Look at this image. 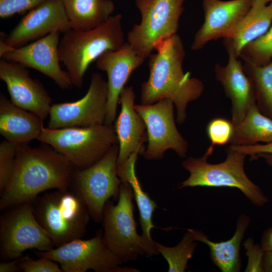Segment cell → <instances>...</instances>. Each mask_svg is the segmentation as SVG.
<instances>
[{"label":"cell","instance_id":"2e32d148","mask_svg":"<svg viewBox=\"0 0 272 272\" xmlns=\"http://www.w3.org/2000/svg\"><path fill=\"white\" fill-rule=\"evenodd\" d=\"M70 30L63 0H47L31 10L7 36L6 41L17 48L53 32L65 33Z\"/></svg>","mask_w":272,"mask_h":272},{"label":"cell","instance_id":"4fadbf2b","mask_svg":"<svg viewBox=\"0 0 272 272\" xmlns=\"http://www.w3.org/2000/svg\"><path fill=\"white\" fill-rule=\"evenodd\" d=\"M108 84L101 75L93 73L87 93L72 102L51 105L47 127H88L105 123Z\"/></svg>","mask_w":272,"mask_h":272},{"label":"cell","instance_id":"603a6c76","mask_svg":"<svg viewBox=\"0 0 272 272\" xmlns=\"http://www.w3.org/2000/svg\"><path fill=\"white\" fill-rule=\"evenodd\" d=\"M250 218L242 214L238 218L235 232L229 240L220 242L210 240L202 232L189 229L194 241L206 244L210 249L213 262L222 272H238L241 268L240 247L249 225Z\"/></svg>","mask_w":272,"mask_h":272},{"label":"cell","instance_id":"7402d4cb","mask_svg":"<svg viewBox=\"0 0 272 272\" xmlns=\"http://www.w3.org/2000/svg\"><path fill=\"white\" fill-rule=\"evenodd\" d=\"M271 22L272 0H253L247 13L224 39L239 57L243 47L264 34Z\"/></svg>","mask_w":272,"mask_h":272},{"label":"cell","instance_id":"f35d334b","mask_svg":"<svg viewBox=\"0 0 272 272\" xmlns=\"http://www.w3.org/2000/svg\"><path fill=\"white\" fill-rule=\"evenodd\" d=\"M263 268V271L272 272V251L264 252Z\"/></svg>","mask_w":272,"mask_h":272},{"label":"cell","instance_id":"8fae6325","mask_svg":"<svg viewBox=\"0 0 272 272\" xmlns=\"http://www.w3.org/2000/svg\"><path fill=\"white\" fill-rule=\"evenodd\" d=\"M39 256H46L59 264L63 272H137L138 269L123 267L122 261L111 251L99 230L88 240L82 238L47 251L34 250Z\"/></svg>","mask_w":272,"mask_h":272},{"label":"cell","instance_id":"d4e9b609","mask_svg":"<svg viewBox=\"0 0 272 272\" xmlns=\"http://www.w3.org/2000/svg\"><path fill=\"white\" fill-rule=\"evenodd\" d=\"M258 142H272V118L263 114L256 104L249 109L240 123L234 125L230 143L248 145Z\"/></svg>","mask_w":272,"mask_h":272},{"label":"cell","instance_id":"d590c367","mask_svg":"<svg viewBox=\"0 0 272 272\" xmlns=\"http://www.w3.org/2000/svg\"><path fill=\"white\" fill-rule=\"evenodd\" d=\"M260 246L264 252L272 251V228L267 229L263 233Z\"/></svg>","mask_w":272,"mask_h":272},{"label":"cell","instance_id":"484cf974","mask_svg":"<svg viewBox=\"0 0 272 272\" xmlns=\"http://www.w3.org/2000/svg\"><path fill=\"white\" fill-rule=\"evenodd\" d=\"M138 156H132L123 168L117 170V174L121 182H128L131 187L139 211L142 235L149 240L154 241L151 236V231L155 228L153 223V215L157 205L148 193L144 191L137 176L135 168Z\"/></svg>","mask_w":272,"mask_h":272},{"label":"cell","instance_id":"e0dca14e","mask_svg":"<svg viewBox=\"0 0 272 272\" xmlns=\"http://www.w3.org/2000/svg\"><path fill=\"white\" fill-rule=\"evenodd\" d=\"M201 1L204 21L191 46L194 51L212 40L227 37L247 13L253 0Z\"/></svg>","mask_w":272,"mask_h":272},{"label":"cell","instance_id":"7c38bea8","mask_svg":"<svg viewBox=\"0 0 272 272\" xmlns=\"http://www.w3.org/2000/svg\"><path fill=\"white\" fill-rule=\"evenodd\" d=\"M173 107V102L168 99L152 104L134 105L146 125L148 144L143 154L145 159L160 160L169 149L180 157L186 156L188 143L176 128Z\"/></svg>","mask_w":272,"mask_h":272},{"label":"cell","instance_id":"6da1fadb","mask_svg":"<svg viewBox=\"0 0 272 272\" xmlns=\"http://www.w3.org/2000/svg\"><path fill=\"white\" fill-rule=\"evenodd\" d=\"M75 168L49 145H17L12 177L1 194L0 210L31 201L49 189L70 188Z\"/></svg>","mask_w":272,"mask_h":272},{"label":"cell","instance_id":"44dd1931","mask_svg":"<svg viewBox=\"0 0 272 272\" xmlns=\"http://www.w3.org/2000/svg\"><path fill=\"white\" fill-rule=\"evenodd\" d=\"M43 121L34 113L15 105L1 93L0 133L6 140L17 145L28 144L41 134Z\"/></svg>","mask_w":272,"mask_h":272},{"label":"cell","instance_id":"74e56055","mask_svg":"<svg viewBox=\"0 0 272 272\" xmlns=\"http://www.w3.org/2000/svg\"><path fill=\"white\" fill-rule=\"evenodd\" d=\"M6 37L4 32H1V40H0V57L2 56L6 53L12 51L15 47H12L7 42Z\"/></svg>","mask_w":272,"mask_h":272},{"label":"cell","instance_id":"e575fe53","mask_svg":"<svg viewBox=\"0 0 272 272\" xmlns=\"http://www.w3.org/2000/svg\"><path fill=\"white\" fill-rule=\"evenodd\" d=\"M232 149L245 155H249L250 158L261 153L272 154V142L266 144H253L248 145H232L229 147Z\"/></svg>","mask_w":272,"mask_h":272},{"label":"cell","instance_id":"836d02e7","mask_svg":"<svg viewBox=\"0 0 272 272\" xmlns=\"http://www.w3.org/2000/svg\"><path fill=\"white\" fill-rule=\"evenodd\" d=\"M248 263L245 271H263V260L264 251L261 246L254 244L252 238L247 239L244 243Z\"/></svg>","mask_w":272,"mask_h":272},{"label":"cell","instance_id":"8d00e7d4","mask_svg":"<svg viewBox=\"0 0 272 272\" xmlns=\"http://www.w3.org/2000/svg\"><path fill=\"white\" fill-rule=\"evenodd\" d=\"M19 259L6 260L0 263V272H16L21 270Z\"/></svg>","mask_w":272,"mask_h":272},{"label":"cell","instance_id":"5b68a950","mask_svg":"<svg viewBox=\"0 0 272 272\" xmlns=\"http://www.w3.org/2000/svg\"><path fill=\"white\" fill-rule=\"evenodd\" d=\"M133 198L130 184L122 182L117 204L108 201L103 212L104 238L122 263L135 260L140 255L152 256L159 254L155 248V241H150L137 232Z\"/></svg>","mask_w":272,"mask_h":272},{"label":"cell","instance_id":"ffe728a7","mask_svg":"<svg viewBox=\"0 0 272 272\" xmlns=\"http://www.w3.org/2000/svg\"><path fill=\"white\" fill-rule=\"evenodd\" d=\"M135 97L131 87H125L120 95L121 111L114 124L119 146L117 170L123 168L132 156L143 155L146 149V125L134 109Z\"/></svg>","mask_w":272,"mask_h":272},{"label":"cell","instance_id":"d6986e66","mask_svg":"<svg viewBox=\"0 0 272 272\" xmlns=\"http://www.w3.org/2000/svg\"><path fill=\"white\" fill-rule=\"evenodd\" d=\"M145 59L127 42L118 50L106 51L97 59V67L105 72L108 76L105 124L111 125L114 122L121 92L132 72L141 65Z\"/></svg>","mask_w":272,"mask_h":272},{"label":"cell","instance_id":"f546056e","mask_svg":"<svg viewBox=\"0 0 272 272\" xmlns=\"http://www.w3.org/2000/svg\"><path fill=\"white\" fill-rule=\"evenodd\" d=\"M234 130L231 120L223 117H216L208 123L206 131L211 142L206 154L210 156L214 152L215 146H223L230 143Z\"/></svg>","mask_w":272,"mask_h":272},{"label":"cell","instance_id":"ab89813d","mask_svg":"<svg viewBox=\"0 0 272 272\" xmlns=\"http://www.w3.org/2000/svg\"><path fill=\"white\" fill-rule=\"evenodd\" d=\"M259 158H262L269 165L272 166V154L261 153L254 156L255 159Z\"/></svg>","mask_w":272,"mask_h":272},{"label":"cell","instance_id":"9c48e42d","mask_svg":"<svg viewBox=\"0 0 272 272\" xmlns=\"http://www.w3.org/2000/svg\"><path fill=\"white\" fill-rule=\"evenodd\" d=\"M185 0H135L141 22L128 32L127 42L144 59L159 42L176 34Z\"/></svg>","mask_w":272,"mask_h":272},{"label":"cell","instance_id":"f1b7e54d","mask_svg":"<svg viewBox=\"0 0 272 272\" xmlns=\"http://www.w3.org/2000/svg\"><path fill=\"white\" fill-rule=\"evenodd\" d=\"M239 57L256 65H264L269 62L272 58V26L264 34L245 45Z\"/></svg>","mask_w":272,"mask_h":272},{"label":"cell","instance_id":"9a60e30c","mask_svg":"<svg viewBox=\"0 0 272 272\" xmlns=\"http://www.w3.org/2000/svg\"><path fill=\"white\" fill-rule=\"evenodd\" d=\"M60 33L54 31L29 44L15 48L2 58L35 69L51 79L61 88L70 89L73 86L71 78L59 64Z\"/></svg>","mask_w":272,"mask_h":272},{"label":"cell","instance_id":"4dcf8cb0","mask_svg":"<svg viewBox=\"0 0 272 272\" xmlns=\"http://www.w3.org/2000/svg\"><path fill=\"white\" fill-rule=\"evenodd\" d=\"M17 145L7 140L0 143V193L7 187L16 164Z\"/></svg>","mask_w":272,"mask_h":272},{"label":"cell","instance_id":"5bb4252c","mask_svg":"<svg viewBox=\"0 0 272 272\" xmlns=\"http://www.w3.org/2000/svg\"><path fill=\"white\" fill-rule=\"evenodd\" d=\"M0 79L5 83L10 100L15 105L43 120L49 116L52 98L43 84L30 76L26 67L2 58Z\"/></svg>","mask_w":272,"mask_h":272},{"label":"cell","instance_id":"52a82bcc","mask_svg":"<svg viewBox=\"0 0 272 272\" xmlns=\"http://www.w3.org/2000/svg\"><path fill=\"white\" fill-rule=\"evenodd\" d=\"M226 152L225 160L218 164L208 163L207 160L210 156L206 153L199 158H187L182 162V166L190 175L178 188L195 186L236 188L254 205L260 207L265 205L268 198L260 188L249 179L244 171L246 156L229 147Z\"/></svg>","mask_w":272,"mask_h":272},{"label":"cell","instance_id":"1f68e13d","mask_svg":"<svg viewBox=\"0 0 272 272\" xmlns=\"http://www.w3.org/2000/svg\"><path fill=\"white\" fill-rule=\"evenodd\" d=\"M33 259L28 255L19 259L18 265L25 272H63L57 262L46 256Z\"/></svg>","mask_w":272,"mask_h":272},{"label":"cell","instance_id":"30bf717a","mask_svg":"<svg viewBox=\"0 0 272 272\" xmlns=\"http://www.w3.org/2000/svg\"><path fill=\"white\" fill-rule=\"evenodd\" d=\"M5 211L0 219L2 259H19L28 249L47 251L55 247L51 239L37 220L32 201Z\"/></svg>","mask_w":272,"mask_h":272},{"label":"cell","instance_id":"ba28073f","mask_svg":"<svg viewBox=\"0 0 272 272\" xmlns=\"http://www.w3.org/2000/svg\"><path fill=\"white\" fill-rule=\"evenodd\" d=\"M118 144L113 146L98 162L87 168H75L70 187L85 203L90 217L102 221L106 203L118 200L121 180L117 174Z\"/></svg>","mask_w":272,"mask_h":272},{"label":"cell","instance_id":"d6a6232c","mask_svg":"<svg viewBox=\"0 0 272 272\" xmlns=\"http://www.w3.org/2000/svg\"><path fill=\"white\" fill-rule=\"evenodd\" d=\"M47 0H0V17L6 18L31 10Z\"/></svg>","mask_w":272,"mask_h":272},{"label":"cell","instance_id":"277c9868","mask_svg":"<svg viewBox=\"0 0 272 272\" xmlns=\"http://www.w3.org/2000/svg\"><path fill=\"white\" fill-rule=\"evenodd\" d=\"M70 189H56L32 201L34 215L55 247L82 238L90 217L81 197Z\"/></svg>","mask_w":272,"mask_h":272},{"label":"cell","instance_id":"83f0119b","mask_svg":"<svg viewBox=\"0 0 272 272\" xmlns=\"http://www.w3.org/2000/svg\"><path fill=\"white\" fill-rule=\"evenodd\" d=\"M191 234L187 230L181 241L175 246L167 247L155 242V248L168 263L169 272H184L196 246Z\"/></svg>","mask_w":272,"mask_h":272},{"label":"cell","instance_id":"ac0fdd59","mask_svg":"<svg viewBox=\"0 0 272 272\" xmlns=\"http://www.w3.org/2000/svg\"><path fill=\"white\" fill-rule=\"evenodd\" d=\"M224 44L229 56L228 63L225 66L216 64L215 78L231 100V121L236 125L243 120L249 109L256 104V93L252 80L245 74L242 62L230 44L224 39Z\"/></svg>","mask_w":272,"mask_h":272},{"label":"cell","instance_id":"cb8c5ba5","mask_svg":"<svg viewBox=\"0 0 272 272\" xmlns=\"http://www.w3.org/2000/svg\"><path fill=\"white\" fill-rule=\"evenodd\" d=\"M71 29L88 30L107 21L113 12L110 0H63Z\"/></svg>","mask_w":272,"mask_h":272},{"label":"cell","instance_id":"7a4b0ae2","mask_svg":"<svg viewBox=\"0 0 272 272\" xmlns=\"http://www.w3.org/2000/svg\"><path fill=\"white\" fill-rule=\"evenodd\" d=\"M154 49L157 52L149 56V78L141 85V104L169 99L176 109V121L182 124L187 118V104L201 96L203 85L199 79L191 77L190 73H184L185 52L177 33L158 43Z\"/></svg>","mask_w":272,"mask_h":272},{"label":"cell","instance_id":"4316f807","mask_svg":"<svg viewBox=\"0 0 272 272\" xmlns=\"http://www.w3.org/2000/svg\"><path fill=\"white\" fill-rule=\"evenodd\" d=\"M243 67L254 86L257 106L272 118V60L264 65L244 61Z\"/></svg>","mask_w":272,"mask_h":272},{"label":"cell","instance_id":"3957f363","mask_svg":"<svg viewBox=\"0 0 272 272\" xmlns=\"http://www.w3.org/2000/svg\"><path fill=\"white\" fill-rule=\"evenodd\" d=\"M121 19L120 14L111 16L90 30L71 29L60 39V60L65 66L73 86L81 88L90 64L106 51L118 50L124 44Z\"/></svg>","mask_w":272,"mask_h":272},{"label":"cell","instance_id":"8992f818","mask_svg":"<svg viewBox=\"0 0 272 272\" xmlns=\"http://www.w3.org/2000/svg\"><path fill=\"white\" fill-rule=\"evenodd\" d=\"M63 156L76 169L90 167L118 144L113 124L88 127H47L37 139Z\"/></svg>","mask_w":272,"mask_h":272}]
</instances>
